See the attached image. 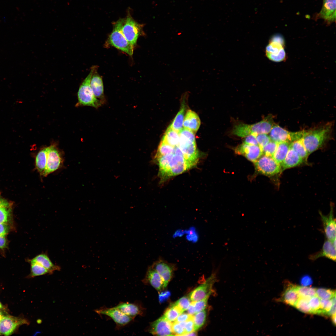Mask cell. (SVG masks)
I'll use <instances>...</instances> for the list:
<instances>
[{
    "mask_svg": "<svg viewBox=\"0 0 336 336\" xmlns=\"http://www.w3.org/2000/svg\"><path fill=\"white\" fill-rule=\"evenodd\" d=\"M332 124H325L304 130L301 138L309 154L321 147L331 137Z\"/></svg>",
    "mask_w": 336,
    "mask_h": 336,
    "instance_id": "cell-1",
    "label": "cell"
},
{
    "mask_svg": "<svg viewBox=\"0 0 336 336\" xmlns=\"http://www.w3.org/2000/svg\"><path fill=\"white\" fill-rule=\"evenodd\" d=\"M274 124L273 117L271 115H269L259 122L253 124L243 123L236 124L233 127L232 133L235 135L242 137L250 134L257 136L259 134L269 133Z\"/></svg>",
    "mask_w": 336,
    "mask_h": 336,
    "instance_id": "cell-2",
    "label": "cell"
},
{
    "mask_svg": "<svg viewBox=\"0 0 336 336\" xmlns=\"http://www.w3.org/2000/svg\"><path fill=\"white\" fill-rule=\"evenodd\" d=\"M96 68L95 66L91 67L88 75L80 86L77 92V97L80 105L90 106L97 109L101 106L103 104L95 96L90 84L91 77Z\"/></svg>",
    "mask_w": 336,
    "mask_h": 336,
    "instance_id": "cell-3",
    "label": "cell"
},
{
    "mask_svg": "<svg viewBox=\"0 0 336 336\" xmlns=\"http://www.w3.org/2000/svg\"><path fill=\"white\" fill-rule=\"evenodd\" d=\"M124 19H120L114 23L112 31L108 38V43L110 45L131 56L133 54L134 47L128 42L123 33L122 28Z\"/></svg>",
    "mask_w": 336,
    "mask_h": 336,
    "instance_id": "cell-4",
    "label": "cell"
},
{
    "mask_svg": "<svg viewBox=\"0 0 336 336\" xmlns=\"http://www.w3.org/2000/svg\"><path fill=\"white\" fill-rule=\"evenodd\" d=\"M284 42V38L281 35L276 34L272 37L266 49V55L269 59L278 62L285 59Z\"/></svg>",
    "mask_w": 336,
    "mask_h": 336,
    "instance_id": "cell-5",
    "label": "cell"
},
{
    "mask_svg": "<svg viewBox=\"0 0 336 336\" xmlns=\"http://www.w3.org/2000/svg\"><path fill=\"white\" fill-rule=\"evenodd\" d=\"M144 25L138 23L128 14L124 19L122 27L123 33L128 42L134 47L139 37L144 34Z\"/></svg>",
    "mask_w": 336,
    "mask_h": 336,
    "instance_id": "cell-6",
    "label": "cell"
},
{
    "mask_svg": "<svg viewBox=\"0 0 336 336\" xmlns=\"http://www.w3.org/2000/svg\"><path fill=\"white\" fill-rule=\"evenodd\" d=\"M254 163L257 170L267 176H273L282 171L280 164L271 156L262 155Z\"/></svg>",
    "mask_w": 336,
    "mask_h": 336,
    "instance_id": "cell-7",
    "label": "cell"
},
{
    "mask_svg": "<svg viewBox=\"0 0 336 336\" xmlns=\"http://www.w3.org/2000/svg\"><path fill=\"white\" fill-rule=\"evenodd\" d=\"M304 130L296 132L288 131L277 124H274L269 132L271 140L278 143L287 142L291 143L301 139L303 135Z\"/></svg>",
    "mask_w": 336,
    "mask_h": 336,
    "instance_id": "cell-8",
    "label": "cell"
},
{
    "mask_svg": "<svg viewBox=\"0 0 336 336\" xmlns=\"http://www.w3.org/2000/svg\"><path fill=\"white\" fill-rule=\"evenodd\" d=\"M216 273L214 272L204 283L201 284L189 294V298L192 301L202 300L208 296H210L214 292L213 287L217 281Z\"/></svg>",
    "mask_w": 336,
    "mask_h": 336,
    "instance_id": "cell-9",
    "label": "cell"
},
{
    "mask_svg": "<svg viewBox=\"0 0 336 336\" xmlns=\"http://www.w3.org/2000/svg\"><path fill=\"white\" fill-rule=\"evenodd\" d=\"M29 323L24 318L9 315H3L0 320V335H10L19 326Z\"/></svg>",
    "mask_w": 336,
    "mask_h": 336,
    "instance_id": "cell-10",
    "label": "cell"
},
{
    "mask_svg": "<svg viewBox=\"0 0 336 336\" xmlns=\"http://www.w3.org/2000/svg\"><path fill=\"white\" fill-rule=\"evenodd\" d=\"M62 159L60 152L54 145L47 147V163L42 176H46L60 167Z\"/></svg>",
    "mask_w": 336,
    "mask_h": 336,
    "instance_id": "cell-11",
    "label": "cell"
},
{
    "mask_svg": "<svg viewBox=\"0 0 336 336\" xmlns=\"http://www.w3.org/2000/svg\"><path fill=\"white\" fill-rule=\"evenodd\" d=\"M159 274L164 284V288L166 287L172 276L175 269L174 264L169 263L161 258L155 262L151 267Z\"/></svg>",
    "mask_w": 336,
    "mask_h": 336,
    "instance_id": "cell-12",
    "label": "cell"
},
{
    "mask_svg": "<svg viewBox=\"0 0 336 336\" xmlns=\"http://www.w3.org/2000/svg\"><path fill=\"white\" fill-rule=\"evenodd\" d=\"M315 20L322 19L327 25L336 21V0H323L322 8L315 17Z\"/></svg>",
    "mask_w": 336,
    "mask_h": 336,
    "instance_id": "cell-13",
    "label": "cell"
},
{
    "mask_svg": "<svg viewBox=\"0 0 336 336\" xmlns=\"http://www.w3.org/2000/svg\"><path fill=\"white\" fill-rule=\"evenodd\" d=\"M322 223L324 234L327 239L332 242L336 240V219L334 216L333 206H331L329 213L327 216L319 212Z\"/></svg>",
    "mask_w": 336,
    "mask_h": 336,
    "instance_id": "cell-14",
    "label": "cell"
},
{
    "mask_svg": "<svg viewBox=\"0 0 336 336\" xmlns=\"http://www.w3.org/2000/svg\"><path fill=\"white\" fill-rule=\"evenodd\" d=\"M97 314L107 315L111 318L118 326H125L134 319L125 314L114 307L104 308L95 310Z\"/></svg>",
    "mask_w": 336,
    "mask_h": 336,
    "instance_id": "cell-15",
    "label": "cell"
},
{
    "mask_svg": "<svg viewBox=\"0 0 336 336\" xmlns=\"http://www.w3.org/2000/svg\"><path fill=\"white\" fill-rule=\"evenodd\" d=\"M172 323L163 315L150 324L149 332L154 335H174L172 328Z\"/></svg>",
    "mask_w": 336,
    "mask_h": 336,
    "instance_id": "cell-16",
    "label": "cell"
},
{
    "mask_svg": "<svg viewBox=\"0 0 336 336\" xmlns=\"http://www.w3.org/2000/svg\"><path fill=\"white\" fill-rule=\"evenodd\" d=\"M234 151L236 154L243 155L254 162L263 154L262 148L259 145H250L243 143L237 146Z\"/></svg>",
    "mask_w": 336,
    "mask_h": 336,
    "instance_id": "cell-17",
    "label": "cell"
},
{
    "mask_svg": "<svg viewBox=\"0 0 336 336\" xmlns=\"http://www.w3.org/2000/svg\"><path fill=\"white\" fill-rule=\"evenodd\" d=\"M321 257H325L335 262L336 245L331 241L327 239L324 241L321 250L310 255L309 258L312 260H315Z\"/></svg>",
    "mask_w": 336,
    "mask_h": 336,
    "instance_id": "cell-18",
    "label": "cell"
},
{
    "mask_svg": "<svg viewBox=\"0 0 336 336\" xmlns=\"http://www.w3.org/2000/svg\"><path fill=\"white\" fill-rule=\"evenodd\" d=\"M96 71V68L94 71L91 77L90 82V86L96 97L104 104L105 100L103 80Z\"/></svg>",
    "mask_w": 336,
    "mask_h": 336,
    "instance_id": "cell-19",
    "label": "cell"
},
{
    "mask_svg": "<svg viewBox=\"0 0 336 336\" xmlns=\"http://www.w3.org/2000/svg\"><path fill=\"white\" fill-rule=\"evenodd\" d=\"M30 263H37L41 265L49 271L52 274L56 271H59L61 269L60 266L55 264L51 261L48 254L42 253L29 260Z\"/></svg>",
    "mask_w": 336,
    "mask_h": 336,
    "instance_id": "cell-20",
    "label": "cell"
},
{
    "mask_svg": "<svg viewBox=\"0 0 336 336\" xmlns=\"http://www.w3.org/2000/svg\"><path fill=\"white\" fill-rule=\"evenodd\" d=\"M200 124L201 121L198 115L195 112L190 110H188L183 121L184 128L195 133L198 129Z\"/></svg>",
    "mask_w": 336,
    "mask_h": 336,
    "instance_id": "cell-21",
    "label": "cell"
},
{
    "mask_svg": "<svg viewBox=\"0 0 336 336\" xmlns=\"http://www.w3.org/2000/svg\"><path fill=\"white\" fill-rule=\"evenodd\" d=\"M304 160L290 147L283 161L280 164L282 171L297 166L302 163Z\"/></svg>",
    "mask_w": 336,
    "mask_h": 336,
    "instance_id": "cell-22",
    "label": "cell"
},
{
    "mask_svg": "<svg viewBox=\"0 0 336 336\" xmlns=\"http://www.w3.org/2000/svg\"><path fill=\"white\" fill-rule=\"evenodd\" d=\"M143 282L149 284L158 291L164 288L163 280L158 273L151 267L148 269Z\"/></svg>",
    "mask_w": 336,
    "mask_h": 336,
    "instance_id": "cell-23",
    "label": "cell"
},
{
    "mask_svg": "<svg viewBox=\"0 0 336 336\" xmlns=\"http://www.w3.org/2000/svg\"><path fill=\"white\" fill-rule=\"evenodd\" d=\"M299 298L296 285L290 284L282 293L281 299L284 303L295 307Z\"/></svg>",
    "mask_w": 336,
    "mask_h": 336,
    "instance_id": "cell-24",
    "label": "cell"
},
{
    "mask_svg": "<svg viewBox=\"0 0 336 336\" xmlns=\"http://www.w3.org/2000/svg\"><path fill=\"white\" fill-rule=\"evenodd\" d=\"M114 307L133 318L142 314L141 309L139 306L134 303L121 302Z\"/></svg>",
    "mask_w": 336,
    "mask_h": 336,
    "instance_id": "cell-25",
    "label": "cell"
},
{
    "mask_svg": "<svg viewBox=\"0 0 336 336\" xmlns=\"http://www.w3.org/2000/svg\"><path fill=\"white\" fill-rule=\"evenodd\" d=\"M179 133L169 127L161 141L174 147L179 146Z\"/></svg>",
    "mask_w": 336,
    "mask_h": 336,
    "instance_id": "cell-26",
    "label": "cell"
},
{
    "mask_svg": "<svg viewBox=\"0 0 336 336\" xmlns=\"http://www.w3.org/2000/svg\"><path fill=\"white\" fill-rule=\"evenodd\" d=\"M290 143L283 142L278 143L277 148L273 157L279 164H280L284 159L290 148Z\"/></svg>",
    "mask_w": 336,
    "mask_h": 336,
    "instance_id": "cell-27",
    "label": "cell"
},
{
    "mask_svg": "<svg viewBox=\"0 0 336 336\" xmlns=\"http://www.w3.org/2000/svg\"><path fill=\"white\" fill-rule=\"evenodd\" d=\"M186 110L184 101L182 102L180 110L173 120L169 127L179 132L183 127V121Z\"/></svg>",
    "mask_w": 336,
    "mask_h": 336,
    "instance_id": "cell-28",
    "label": "cell"
},
{
    "mask_svg": "<svg viewBox=\"0 0 336 336\" xmlns=\"http://www.w3.org/2000/svg\"><path fill=\"white\" fill-rule=\"evenodd\" d=\"M47 151V147L41 149L38 152L35 157V166L41 175H42L46 168Z\"/></svg>",
    "mask_w": 336,
    "mask_h": 336,
    "instance_id": "cell-29",
    "label": "cell"
},
{
    "mask_svg": "<svg viewBox=\"0 0 336 336\" xmlns=\"http://www.w3.org/2000/svg\"><path fill=\"white\" fill-rule=\"evenodd\" d=\"M290 147L303 160L306 159L309 155L303 144L301 138L291 142Z\"/></svg>",
    "mask_w": 336,
    "mask_h": 336,
    "instance_id": "cell-30",
    "label": "cell"
},
{
    "mask_svg": "<svg viewBox=\"0 0 336 336\" xmlns=\"http://www.w3.org/2000/svg\"><path fill=\"white\" fill-rule=\"evenodd\" d=\"M207 315V311L205 309L193 315L194 331L200 329L204 324L206 321Z\"/></svg>",
    "mask_w": 336,
    "mask_h": 336,
    "instance_id": "cell-31",
    "label": "cell"
},
{
    "mask_svg": "<svg viewBox=\"0 0 336 336\" xmlns=\"http://www.w3.org/2000/svg\"><path fill=\"white\" fill-rule=\"evenodd\" d=\"M183 312L179 307L174 303L166 310L163 316L168 321L171 322H174Z\"/></svg>",
    "mask_w": 336,
    "mask_h": 336,
    "instance_id": "cell-32",
    "label": "cell"
},
{
    "mask_svg": "<svg viewBox=\"0 0 336 336\" xmlns=\"http://www.w3.org/2000/svg\"><path fill=\"white\" fill-rule=\"evenodd\" d=\"M30 264V272L29 275V278H34L47 274H52L49 271L39 264L34 263Z\"/></svg>",
    "mask_w": 336,
    "mask_h": 336,
    "instance_id": "cell-33",
    "label": "cell"
},
{
    "mask_svg": "<svg viewBox=\"0 0 336 336\" xmlns=\"http://www.w3.org/2000/svg\"><path fill=\"white\" fill-rule=\"evenodd\" d=\"M296 288L300 297L309 300L316 296V288L307 286H296Z\"/></svg>",
    "mask_w": 336,
    "mask_h": 336,
    "instance_id": "cell-34",
    "label": "cell"
},
{
    "mask_svg": "<svg viewBox=\"0 0 336 336\" xmlns=\"http://www.w3.org/2000/svg\"><path fill=\"white\" fill-rule=\"evenodd\" d=\"M316 296L320 299L330 300L336 296L335 291L324 288L316 289Z\"/></svg>",
    "mask_w": 336,
    "mask_h": 336,
    "instance_id": "cell-35",
    "label": "cell"
},
{
    "mask_svg": "<svg viewBox=\"0 0 336 336\" xmlns=\"http://www.w3.org/2000/svg\"><path fill=\"white\" fill-rule=\"evenodd\" d=\"M11 214V205L0 207V223H8L9 222Z\"/></svg>",
    "mask_w": 336,
    "mask_h": 336,
    "instance_id": "cell-36",
    "label": "cell"
},
{
    "mask_svg": "<svg viewBox=\"0 0 336 336\" xmlns=\"http://www.w3.org/2000/svg\"><path fill=\"white\" fill-rule=\"evenodd\" d=\"M309 300L300 297L295 307L302 312L312 314V311L308 303Z\"/></svg>",
    "mask_w": 336,
    "mask_h": 336,
    "instance_id": "cell-37",
    "label": "cell"
},
{
    "mask_svg": "<svg viewBox=\"0 0 336 336\" xmlns=\"http://www.w3.org/2000/svg\"><path fill=\"white\" fill-rule=\"evenodd\" d=\"M308 303L312 311V314H320V299L316 295L310 298Z\"/></svg>",
    "mask_w": 336,
    "mask_h": 336,
    "instance_id": "cell-38",
    "label": "cell"
},
{
    "mask_svg": "<svg viewBox=\"0 0 336 336\" xmlns=\"http://www.w3.org/2000/svg\"><path fill=\"white\" fill-rule=\"evenodd\" d=\"M333 298L330 300L320 299V314L328 315L333 304Z\"/></svg>",
    "mask_w": 336,
    "mask_h": 336,
    "instance_id": "cell-39",
    "label": "cell"
},
{
    "mask_svg": "<svg viewBox=\"0 0 336 336\" xmlns=\"http://www.w3.org/2000/svg\"><path fill=\"white\" fill-rule=\"evenodd\" d=\"M278 143L271 140L262 148L263 154L273 157L277 148Z\"/></svg>",
    "mask_w": 336,
    "mask_h": 336,
    "instance_id": "cell-40",
    "label": "cell"
},
{
    "mask_svg": "<svg viewBox=\"0 0 336 336\" xmlns=\"http://www.w3.org/2000/svg\"><path fill=\"white\" fill-rule=\"evenodd\" d=\"M185 322H177L175 321L172 323V330L174 335H184L185 334Z\"/></svg>",
    "mask_w": 336,
    "mask_h": 336,
    "instance_id": "cell-41",
    "label": "cell"
},
{
    "mask_svg": "<svg viewBox=\"0 0 336 336\" xmlns=\"http://www.w3.org/2000/svg\"><path fill=\"white\" fill-rule=\"evenodd\" d=\"M209 297L210 296H208L200 300L191 302V303L194 306L195 314L206 309Z\"/></svg>",
    "mask_w": 336,
    "mask_h": 336,
    "instance_id": "cell-42",
    "label": "cell"
},
{
    "mask_svg": "<svg viewBox=\"0 0 336 336\" xmlns=\"http://www.w3.org/2000/svg\"><path fill=\"white\" fill-rule=\"evenodd\" d=\"M189 297L183 296L179 299L174 304L184 312L188 308L191 302Z\"/></svg>",
    "mask_w": 336,
    "mask_h": 336,
    "instance_id": "cell-43",
    "label": "cell"
},
{
    "mask_svg": "<svg viewBox=\"0 0 336 336\" xmlns=\"http://www.w3.org/2000/svg\"><path fill=\"white\" fill-rule=\"evenodd\" d=\"M256 138L259 145L262 148L271 141L269 136L267 134H258Z\"/></svg>",
    "mask_w": 336,
    "mask_h": 336,
    "instance_id": "cell-44",
    "label": "cell"
},
{
    "mask_svg": "<svg viewBox=\"0 0 336 336\" xmlns=\"http://www.w3.org/2000/svg\"><path fill=\"white\" fill-rule=\"evenodd\" d=\"M193 315L190 318L185 322L184 325L185 334L184 335H186L194 331Z\"/></svg>",
    "mask_w": 336,
    "mask_h": 336,
    "instance_id": "cell-45",
    "label": "cell"
},
{
    "mask_svg": "<svg viewBox=\"0 0 336 336\" xmlns=\"http://www.w3.org/2000/svg\"><path fill=\"white\" fill-rule=\"evenodd\" d=\"M256 137L253 134L248 135L245 137L243 143L250 145H259Z\"/></svg>",
    "mask_w": 336,
    "mask_h": 336,
    "instance_id": "cell-46",
    "label": "cell"
},
{
    "mask_svg": "<svg viewBox=\"0 0 336 336\" xmlns=\"http://www.w3.org/2000/svg\"><path fill=\"white\" fill-rule=\"evenodd\" d=\"M301 284L303 286H307L310 285L312 283L313 281L311 277L308 275H305L303 276L300 280Z\"/></svg>",
    "mask_w": 336,
    "mask_h": 336,
    "instance_id": "cell-47",
    "label": "cell"
},
{
    "mask_svg": "<svg viewBox=\"0 0 336 336\" xmlns=\"http://www.w3.org/2000/svg\"><path fill=\"white\" fill-rule=\"evenodd\" d=\"M10 226L8 223H0V236L6 235L10 231Z\"/></svg>",
    "mask_w": 336,
    "mask_h": 336,
    "instance_id": "cell-48",
    "label": "cell"
},
{
    "mask_svg": "<svg viewBox=\"0 0 336 336\" xmlns=\"http://www.w3.org/2000/svg\"><path fill=\"white\" fill-rule=\"evenodd\" d=\"M193 315L188 313H182L178 316L175 321L177 322H185L190 318Z\"/></svg>",
    "mask_w": 336,
    "mask_h": 336,
    "instance_id": "cell-49",
    "label": "cell"
},
{
    "mask_svg": "<svg viewBox=\"0 0 336 336\" xmlns=\"http://www.w3.org/2000/svg\"><path fill=\"white\" fill-rule=\"evenodd\" d=\"M7 240L6 235L0 236V249H3L7 247Z\"/></svg>",
    "mask_w": 336,
    "mask_h": 336,
    "instance_id": "cell-50",
    "label": "cell"
},
{
    "mask_svg": "<svg viewBox=\"0 0 336 336\" xmlns=\"http://www.w3.org/2000/svg\"><path fill=\"white\" fill-rule=\"evenodd\" d=\"M11 205L10 203L7 200L3 198L0 196V207L7 206Z\"/></svg>",
    "mask_w": 336,
    "mask_h": 336,
    "instance_id": "cell-51",
    "label": "cell"
},
{
    "mask_svg": "<svg viewBox=\"0 0 336 336\" xmlns=\"http://www.w3.org/2000/svg\"><path fill=\"white\" fill-rule=\"evenodd\" d=\"M187 310V311L189 315H194L195 314V312L194 306L191 303L189 307Z\"/></svg>",
    "mask_w": 336,
    "mask_h": 336,
    "instance_id": "cell-52",
    "label": "cell"
},
{
    "mask_svg": "<svg viewBox=\"0 0 336 336\" xmlns=\"http://www.w3.org/2000/svg\"><path fill=\"white\" fill-rule=\"evenodd\" d=\"M332 320L334 324L335 325L336 324V314L331 315Z\"/></svg>",
    "mask_w": 336,
    "mask_h": 336,
    "instance_id": "cell-53",
    "label": "cell"
},
{
    "mask_svg": "<svg viewBox=\"0 0 336 336\" xmlns=\"http://www.w3.org/2000/svg\"><path fill=\"white\" fill-rule=\"evenodd\" d=\"M4 315L2 314V311L0 310V320L1 319L2 317Z\"/></svg>",
    "mask_w": 336,
    "mask_h": 336,
    "instance_id": "cell-54",
    "label": "cell"
},
{
    "mask_svg": "<svg viewBox=\"0 0 336 336\" xmlns=\"http://www.w3.org/2000/svg\"><path fill=\"white\" fill-rule=\"evenodd\" d=\"M3 308V306L2 303L0 302V309H2Z\"/></svg>",
    "mask_w": 336,
    "mask_h": 336,
    "instance_id": "cell-55",
    "label": "cell"
}]
</instances>
